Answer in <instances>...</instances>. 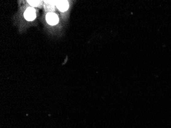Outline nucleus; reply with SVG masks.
<instances>
[{
    "instance_id": "3",
    "label": "nucleus",
    "mask_w": 171,
    "mask_h": 128,
    "mask_svg": "<svg viewBox=\"0 0 171 128\" xmlns=\"http://www.w3.org/2000/svg\"><path fill=\"white\" fill-rule=\"evenodd\" d=\"M56 6L60 11L64 12L69 8V3L67 1H60L57 2Z\"/></svg>"
},
{
    "instance_id": "1",
    "label": "nucleus",
    "mask_w": 171,
    "mask_h": 128,
    "mask_svg": "<svg viewBox=\"0 0 171 128\" xmlns=\"http://www.w3.org/2000/svg\"><path fill=\"white\" fill-rule=\"evenodd\" d=\"M24 17L28 21H31L34 20L36 17V13L34 8L28 7L24 13Z\"/></svg>"
},
{
    "instance_id": "4",
    "label": "nucleus",
    "mask_w": 171,
    "mask_h": 128,
    "mask_svg": "<svg viewBox=\"0 0 171 128\" xmlns=\"http://www.w3.org/2000/svg\"><path fill=\"white\" fill-rule=\"evenodd\" d=\"M28 3H29L30 5H33V6H37L39 5V3H40V1H28Z\"/></svg>"
},
{
    "instance_id": "2",
    "label": "nucleus",
    "mask_w": 171,
    "mask_h": 128,
    "mask_svg": "<svg viewBox=\"0 0 171 128\" xmlns=\"http://www.w3.org/2000/svg\"><path fill=\"white\" fill-rule=\"evenodd\" d=\"M46 19L49 25H55L59 22V17L54 13H48L47 14Z\"/></svg>"
}]
</instances>
